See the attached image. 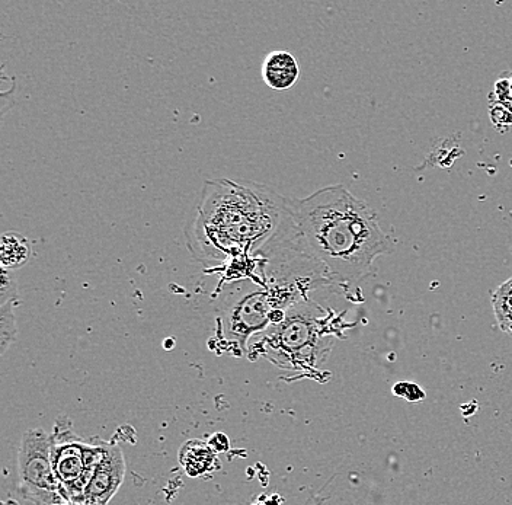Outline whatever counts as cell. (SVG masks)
<instances>
[{
  "label": "cell",
  "instance_id": "6da1fadb",
  "mask_svg": "<svg viewBox=\"0 0 512 505\" xmlns=\"http://www.w3.org/2000/svg\"><path fill=\"white\" fill-rule=\"evenodd\" d=\"M293 198L251 181H206L185 226L188 251L204 267L223 270L249 260L280 232Z\"/></svg>",
  "mask_w": 512,
  "mask_h": 505
},
{
  "label": "cell",
  "instance_id": "3957f363",
  "mask_svg": "<svg viewBox=\"0 0 512 505\" xmlns=\"http://www.w3.org/2000/svg\"><path fill=\"white\" fill-rule=\"evenodd\" d=\"M351 324L344 315L320 305L318 296L293 306L280 324L256 335L252 351L288 370H315L325 363L332 345Z\"/></svg>",
  "mask_w": 512,
  "mask_h": 505
},
{
  "label": "cell",
  "instance_id": "4fadbf2b",
  "mask_svg": "<svg viewBox=\"0 0 512 505\" xmlns=\"http://www.w3.org/2000/svg\"><path fill=\"white\" fill-rule=\"evenodd\" d=\"M392 392L393 395L398 396V398L405 399V401L408 402L424 401L425 396H427V393H425L421 386L412 382L395 383V385H393Z\"/></svg>",
  "mask_w": 512,
  "mask_h": 505
},
{
  "label": "cell",
  "instance_id": "8992f818",
  "mask_svg": "<svg viewBox=\"0 0 512 505\" xmlns=\"http://www.w3.org/2000/svg\"><path fill=\"white\" fill-rule=\"evenodd\" d=\"M126 476V460L117 444L108 443L104 456L96 466L91 482L83 494L82 503L108 505L117 494Z\"/></svg>",
  "mask_w": 512,
  "mask_h": 505
},
{
  "label": "cell",
  "instance_id": "5bb4252c",
  "mask_svg": "<svg viewBox=\"0 0 512 505\" xmlns=\"http://www.w3.org/2000/svg\"><path fill=\"white\" fill-rule=\"evenodd\" d=\"M62 505H89V504H85V503H72V501H70V503H66V504H62Z\"/></svg>",
  "mask_w": 512,
  "mask_h": 505
},
{
  "label": "cell",
  "instance_id": "7a4b0ae2",
  "mask_svg": "<svg viewBox=\"0 0 512 505\" xmlns=\"http://www.w3.org/2000/svg\"><path fill=\"white\" fill-rule=\"evenodd\" d=\"M293 225L297 244L322 265L339 292L366 280L374 261L393 251L377 214L344 185L293 198Z\"/></svg>",
  "mask_w": 512,
  "mask_h": 505
},
{
  "label": "cell",
  "instance_id": "52a82bcc",
  "mask_svg": "<svg viewBox=\"0 0 512 505\" xmlns=\"http://www.w3.org/2000/svg\"><path fill=\"white\" fill-rule=\"evenodd\" d=\"M261 75L265 85L271 89L287 91L299 81V63L296 57L287 51H271L262 63Z\"/></svg>",
  "mask_w": 512,
  "mask_h": 505
},
{
  "label": "cell",
  "instance_id": "9c48e42d",
  "mask_svg": "<svg viewBox=\"0 0 512 505\" xmlns=\"http://www.w3.org/2000/svg\"><path fill=\"white\" fill-rule=\"evenodd\" d=\"M32 245L27 236L19 232H6L0 245V261L5 270H18L30 262Z\"/></svg>",
  "mask_w": 512,
  "mask_h": 505
},
{
  "label": "cell",
  "instance_id": "7c38bea8",
  "mask_svg": "<svg viewBox=\"0 0 512 505\" xmlns=\"http://www.w3.org/2000/svg\"><path fill=\"white\" fill-rule=\"evenodd\" d=\"M9 302H18V281L14 271L2 268V281H0V306Z\"/></svg>",
  "mask_w": 512,
  "mask_h": 505
},
{
  "label": "cell",
  "instance_id": "5b68a950",
  "mask_svg": "<svg viewBox=\"0 0 512 505\" xmlns=\"http://www.w3.org/2000/svg\"><path fill=\"white\" fill-rule=\"evenodd\" d=\"M19 494L34 505L70 503L54 471L51 436L32 428L22 436L18 452Z\"/></svg>",
  "mask_w": 512,
  "mask_h": 505
},
{
  "label": "cell",
  "instance_id": "ba28073f",
  "mask_svg": "<svg viewBox=\"0 0 512 505\" xmlns=\"http://www.w3.org/2000/svg\"><path fill=\"white\" fill-rule=\"evenodd\" d=\"M179 462L190 476H201L213 471L216 452L203 440H190L179 450Z\"/></svg>",
  "mask_w": 512,
  "mask_h": 505
},
{
  "label": "cell",
  "instance_id": "277c9868",
  "mask_svg": "<svg viewBox=\"0 0 512 505\" xmlns=\"http://www.w3.org/2000/svg\"><path fill=\"white\" fill-rule=\"evenodd\" d=\"M51 436V459L64 494L72 503H82L99 460L108 443L99 439H82L75 433L72 421L59 417Z\"/></svg>",
  "mask_w": 512,
  "mask_h": 505
},
{
  "label": "cell",
  "instance_id": "30bf717a",
  "mask_svg": "<svg viewBox=\"0 0 512 505\" xmlns=\"http://www.w3.org/2000/svg\"><path fill=\"white\" fill-rule=\"evenodd\" d=\"M492 309L499 329L512 337V277L492 293Z\"/></svg>",
  "mask_w": 512,
  "mask_h": 505
},
{
  "label": "cell",
  "instance_id": "8fae6325",
  "mask_svg": "<svg viewBox=\"0 0 512 505\" xmlns=\"http://www.w3.org/2000/svg\"><path fill=\"white\" fill-rule=\"evenodd\" d=\"M18 302H9L0 306V353L5 354L6 350L14 344L16 338V319L14 308Z\"/></svg>",
  "mask_w": 512,
  "mask_h": 505
}]
</instances>
